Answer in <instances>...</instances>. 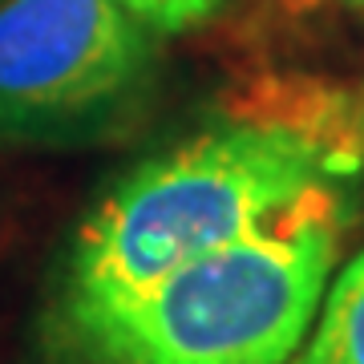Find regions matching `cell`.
Returning a JSON list of instances; mask_svg holds the SVG:
<instances>
[{
	"label": "cell",
	"instance_id": "1",
	"mask_svg": "<svg viewBox=\"0 0 364 364\" xmlns=\"http://www.w3.org/2000/svg\"><path fill=\"white\" fill-rule=\"evenodd\" d=\"M352 166L348 146L287 117H235L146 158L81 223L61 324L114 312L210 251L247 239Z\"/></svg>",
	"mask_w": 364,
	"mask_h": 364
},
{
	"label": "cell",
	"instance_id": "2",
	"mask_svg": "<svg viewBox=\"0 0 364 364\" xmlns=\"http://www.w3.org/2000/svg\"><path fill=\"white\" fill-rule=\"evenodd\" d=\"M332 255L336 231L312 191L247 239L65 328V340L81 364H287L320 308Z\"/></svg>",
	"mask_w": 364,
	"mask_h": 364
},
{
	"label": "cell",
	"instance_id": "3",
	"mask_svg": "<svg viewBox=\"0 0 364 364\" xmlns=\"http://www.w3.org/2000/svg\"><path fill=\"white\" fill-rule=\"evenodd\" d=\"M154 65L117 0H0V146L109 134L138 114Z\"/></svg>",
	"mask_w": 364,
	"mask_h": 364
},
{
	"label": "cell",
	"instance_id": "4",
	"mask_svg": "<svg viewBox=\"0 0 364 364\" xmlns=\"http://www.w3.org/2000/svg\"><path fill=\"white\" fill-rule=\"evenodd\" d=\"M304 356L312 364H364V251L332 284L312 348Z\"/></svg>",
	"mask_w": 364,
	"mask_h": 364
},
{
	"label": "cell",
	"instance_id": "5",
	"mask_svg": "<svg viewBox=\"0 0 364 364\" xmlns=\"http://www.w3.org/2000/svg\"><path fill=\"white\" fill-rule=\"evenodd\" d=\"M146 33H182L215 13L219 0H117Z\"/></svg>",
	"mask_w": 364,
	"mask_h": 364
},
{
	"label": "cell",
	"instance_id": "6",
	"mask_svg": "<svg viewBox=\"0 0 364 364\" xmlns=\"http://www.w3.org/2000/svg\"><path fill=\"white\" fill-rule=\"evenodd\" d=\"M275 4H279V9H284V13H312V9H320V4H324V0H275Z\"/></svg>",
	"mask_w": 364,
	"mask_h": 364
},
{
	"label": "cell",
	"instance_id": "7",
	"mask_svg": "<svg viewBox=\"0 0 364 364\" xmlns=\"http://www.w3.org/2000/svg\"><path fill=\"white\" fill-rule=\"evenodd\" d=\"M296 364H312V360H308V356H299V360H296Z\"/></svg>",
	"mask_w": 364,
	"mask_h": 364
},
{
	"label": "cell",
	"instance_id": "8",
	"mask_svg": "<svg viewBox=\"0 0 364 364\" xmlns=\"http://www.w3.org/2000/svg\"><path fill=\"white\" fill-rule=\"evenodd\" d=\"M348 4H364V0H348Z\"/></svg>",
	"mask_w": 364,
	"mask_h": 364
}]
</instances>
